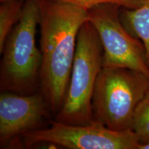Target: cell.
I'll return each mask as SVG.
<instances>
[{"instance_id":"obj_1","label":"cell","mask_w":149,"mask_h":149,"mask_svg":"<svg viewBox=\"0 0 149 149\" xmlns=\"http://www.w3.org/2000/svg\"><path fill=\"white\" fill-rule=\"evenodd\" d=\"M87 21L84 8L59 0H40V89L55 116L66 97L78 33Z\"/></svg>"},{"instance_id":"obj_2","label":"cell","mask_w":149,"mask_h":149,"mask_svg":"<svg viewBox=\"0 0 149 149\" xmlns=\"http://www.w3.org/2000/svg\"><path fill=\"white\" fill-rule=\"evenodd\" d=\"M40 0H25L18 23L6 40L0 65V91L32 94L40 88L42 55L36 46Z\"/></svg>"},{"instance_id":"obj_3","label":"cell","mask_w":149,"mask_h":149,"mask_svg":"<svg viewBox=\"0 0 149 149\" xmlns=\"http://www.w3.org/2000/svg\"><path fill=\"white\" fill-rule=\"evenodd\" d=\"M103 68V47L95 28L89 21L78 33L76 53L62 107L55 116L67 124H87L94 120L93 97Z\"/></svg>"},{"instance_id":"obj_4","label":"cell","mask_w":149,"mask_h":149,"mask_svg":"<svg viewBox=\"0 0 149 149\" xmlns=\"http://www.w3.org/2000/svg\"><path fill=\"white\" fill-rule=\"evenodd\" d=\"M149 89V77L122 67H104L93 97L94 120L113 130L132 129L135 110Z\"/></svg>"},{"instance_id":"obj_5","label":"cell","mask_w":149,"mask_h":149,"mask_svg":"<svg viewBox=\"0 0 149 149\" xmlns=\"http://www.w3.org/2000/svg\"><path fill=\"white\" fill-rule=\"evenodd\" d=\"M25 147L42 143L68 149H138L140 141L132 129L111 130L94 120L87 124H67L55 120L51 125L22 135Z\"/></svg>"},{"instance_id":"obj_6","label":"cell","mask_w":149,"mask_h":149,"mask_svg":"<svg viewBox=\"0 0 149 149\" xmlns=\"http://www.w3.org/2000/svg\"><path fill=\"white\" fill-rule=\"evenodd\" d=\"M120 10L118 6L102 4L88 10V21L95 28L103 47V66L130 68L149 77L144 46L124 26Z\"/></svg>"},{"instance_id":"obj_7","label":"cell","mask_w":149,"mask_h":149,"mask_svg":"<svg viewBox=\"0 0 149 149\" xmlns=\"http://www.w3.org/2000/svg\"><path fill=\"white\" fill-rule=\"evenodd\" d=\"M51 113L42 93L32 94L2 91L0 94V144L13 143L30 131L42 128Z\"/></svg>"},{"instance_id":"obj_8","label":"cell","mask_w":149,"mask_h":149,"mask_svg":"<svg viewBox=\"0 0 149 149\" xmlns=\"http://www.w3.org/2000/svg\"><path fill=\"white\" fill-rule=\"evenodd\" d=\"M120 16L128 32L143 44L149 65V0L136 8H120Z\"/></svg>"},{"instance_id":"obj_9","label":"cell","mask_w":149,"mask_h":149,"mask_svg":"<svg viewBox=\"0 0 149 149\" xmlns=\"http://www.w3.org/2000/svg\"><path fill=\"white\" fill-rule=\"evenodd\" d=\"M25 0H8L0 5V54L6 40L21 19Z\"/></svg>"},{"instance_id":"obj_10","label":"cell","mask_w":149,"mask_h":149,"mask_svg":"<svg viewBox=\"0 0 149 149\" xmlns=\"http://www.w3.org/2000/svg\"><path fill=\"white\" fill-rule=\"evenodd\" d=\"M132 130L140 143L149 141V89L135 110Z\"/></svg>"},{"instance_id":"obj_11","label":"cell","mask_w":149,"mask_h":149,"mask_svg":"<svg viewBox=\"0 0 149 149\" xmlns=\"http://www.w3.org/2000/svg\"><path fill=\"white\" fill-rule=\"evenodd\" d=\"M59 1L72 3L88 10L93 7L102 4H113L118 6L120 8L133 9L139 7L144 0H59Z\"/></svg>"},{"instance_id":"obj_12","label":"cell","mask_w":149,"mask_h":149,"mask_svg":"<svg viewBox=\"0 0 149 149\" xmlns=\"http://www.w3.org/2000/svg\"><path fill=\"white\" fill-rule=\"evenodd\" d=\"M138 149H149V141L144 143H140Z\"/></svg>"},{"instance_id":"obj_13","label":"cell","mask_w":149,"mask_h":149,"mask_svg":"<svg viewBox=\"0 0 149 149\" xmlns=\"http://www.w3.org/2000/svg\"><path fill=\"white\" fill-rule=\"evenodd\" d=\"M8 1V0H0V2H3V1Z\"/></svg>"}]
</instances>
